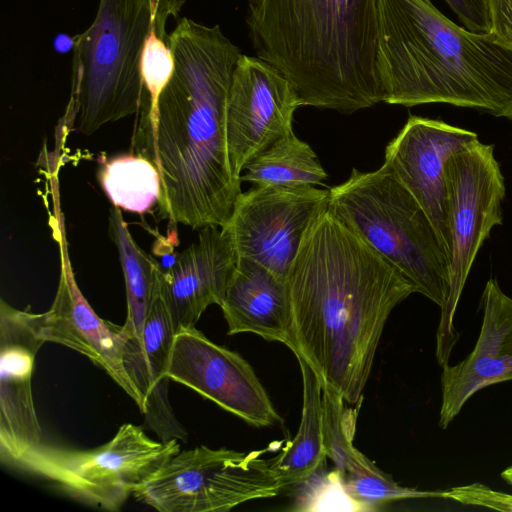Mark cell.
Instances as JSON below:
<instances>
[{
	"mask_svg": "<svg viewBox=\"0 0 512 512\" xmlns=\"http://www.w3.org/2000/svg\"><path fill=\"white\" fill-rule=\"evenodd\" d=\"M173 73L138 114L132 149L160 175L159 214L193 229L224 227L241 191L227 145L226 107L240 49L219 25L182 18L166 42Z\"/></svg>",
	"mask_w": 512,
	"mask_h": 512,
	"instance_id": "cell-1",
	"label": "cell"
},
{
	"mask_svg": "<svg viewBox=\"0 0 512 512\" xmlns=\"http://www.w3.org/2000/svg\"><path fill=\"white\" fill-rule=\"evenodd\" d=\"M287 284L292 352L322 387L362 401L388 317L415 287L327 208L306 230Z\"/></svg>",
	"mask_w": 512,
	"mask_h": 512,
	"instance_id": "cell-2",
	"label": "cell"
},
{
	"mask_svg": "<svg viewBox=\"0 0 512 512\" xmlns=\"http://www.w3.org/2000/svg\"><path fill=\"white\" fill-rule=\"evenodd\" d=\"M246 22L256 56L302 106L351 114L384 102L378 0H248Z\"/></svg>",
	"mask_w": 512,
	"mask_h": 512,
	"instance_id": "cell-3",
	"label": "cell"
},
{
	"mask_svg": "<svg viewBox=\"0 0 512 512\" xmlns=\"http://www.w3.org/2000/svg\"><path fill=\"white\" fill-rule=\"evenodd\" d=\"M385 103H446L512 120V49L460 27L430 0H378Z\"/></svg>",
	"mask_w": 512,
	"mask_h": 512,
	"instance_id": "cell-4",
	"label": "cell"
},
{
	"mask_svg": "<svg viewBox=\"0 0 512 512\" xmlns=\"http://www.w3.org/2000/svg\"><path fill=\"white\" fill-rule=\"evenodd\" d=\"M327 209L392 263L420 293L442 308L450 257L429 217L383 164L329 189Z\"/></svg>",
	"mask_w": 512,
	"mask_h": 512,
	"instance_id": "cell-5",
	"label": "cell"
},
{
	"mask_svg": "<svg viewBox=\"0 0 512 512\" xmlns=\"http://www.w3.org/2000/svg\"><path fill=\"white\" fill-rule=\"evenodd\" d=\"M148 0H99L92 24L74 45L66 116L75 131L91 135L140 108L141 59L152 31Z\"/></svg>",
	"mask_w": 512,
	"mask_h": 512,
	"instance_id": "cell-6",
	"label": "cell"
},
{
	"mask_svg": "<svg viewBox=\"0 0 512 512\" xmlns=\"http://www.w3.org/2000/svg\"><path fill=\"white\" fill-rule=\"evenodd\" d=\"M179 451V440H153L142 427L125 423L111 440L89 450L40 443L14 467L79 501L116 511Z\"/></svg>",
	"mask_w": 512,
	"mask_h": 512,
	"instance_id": "cell-7",
	"label": "cell"
},
{
	"mask_svg": "<svg viewBox=\"0 0 512 512\" xmlns=\"http://www.w3.org/2000/svg\"><path fill=\"white\" fill-rule=\"evenodd\" d=\"M451 238L449 292L441 308L436 357L448 364L458 341L453 320L467 277L493 227L501 225L505 184L494 145L480 140L454 152L445 164Z\"/></svg>",
	"mask_w": 512,
	"mask_h": 512,
	"instance_id": "cell-8",
	"label": "cell"
},
{
	"mask_svg": "<svg viewBox=\"0 0 512 512\" xmlns=\"http://www.w3.org/2000/svg\"><path fill=\"white\" fill-rule=\"evenodd\" d=\"M266 451L204 445L179 451L134 496L159 512H225L275 497L282 486L261 457Z\"/></svg>",
	"mask_w": 512,
	"mask_h": 512,
	"instance_id": "cell-9",
	"label": "cell"
},
{
	"mask_svg": "<svg viewBox=\"0 0 512 512\" xmlns=\"http://www.w3.org/2000/svg\"><path fill=\"white\" fill-rule=\"evenodd\" d=\"M328 198L329 190L315 186H254L239 194L222 228L237 258L287 279L306 230Z\"/></svg>",
	"mask_w": 512,
	"mask_h": 512,
	"instance_id": "cell-10",
	"label": "cell"
},
{
	"mask_svg": "<svg viewBox=\"0 0 512 512\" xmlns=\"http://www.w3.org/2000/svg\"><path fill=\"white\" fill-rule=\"evenodd\" d=\"M167 376L255 427L281 421L251 365L195 327L175 333Z\"/></svg>",
	"mask_w": 512,
	"mask_h": 512,
	"instance_id": "cell-11",
	"label": "cell"
},
{
	"mask_svg": "<svg viewBox=\"0 0 512 512\" xmlns=\"http://www.w3.org/2000/svg\"><path fill=\"white\" fill-rule=\"evenodd\" d=\"M301 101L289 80L268 62L243 55L234 69L226 107V131L233 172L293 132Z\"/></svg>",
	"mask_w": 512,
	"mask_h": 512,
	"instance_id": "cell-12",
	"label": "cell"
},
{
	"mask_svg": "<svg viewBox=\"0 0 512 512\" xmlns=\"http://www.w3.org/2000/svg\"><path fill=\"white\" fill-rule=\"evenodd\" d=\"M41 314L0 302V460L14 466L41 443L32 393L37 352L46 342Z\"/></svg>",
	"mask_w": 512,
	"mask_h": 512,
	"instance_id": "cell-13",
	"label": "cell"
},
{
	"mask_svg": "<svg viewBox=\"0 0 512 512\" xmlns=\"http://www.w3.org/2000/svg\"><path fill=\"white\" fill-rule=\"evenodd\" d=\"M478 140L475 132L442 120L410 116L385 150L383 164L423 208L449 257L445 164L451 154Z\"/></svg>",
	"mask_w": 512,
	"mask_h": 512,
	"instance_id": "cell-14",
	"label": "cell"
},
{
	"mask_svg": "<svg viewBox=\"0 0 512 512\" xmlns=\"http://www.w3.org/2000/svg\"><path fill=\"white\" fill-rule=\"evenodd\" d=\"M60 279L54 301L41 313L40 330L47 342L69 347L103 369L137 404L140 397L124 365L129 336L122 326L100 318L81 293L69 261L61 218L57 217Z\"/></svg>",
	"mask_w": 512,
	"mask_h": 512,
	"instance_id": "cell-15",
	"label": "cell"
},
{
	"mask_svg": "<svg viewBox=\"0 0 512 512\" xmlns=\"http://www.w3.org/2000/svg\"><path fill=\"white\" fill-rule=\"evenodd\" d=\"M237 255L219 226L200 229L198 238L160 274L159 290L175 332L195 327L203 312L221 305Z\"/></svg>",
	"mask_w": 512,
	"mask_h": 512,
	"instance_id": "cell-16",
	"label": "cell"
},
{
	"mask_svg": "<svg viewBox=\"0 0 512 512\" xmlns=\"http://www.w3.org/2000/svg\"><path fill=\"white\" fill-rule=\"evenodd\" d=\"M483 320L472 352L456 365H444L439 426L447 428L479 390L512 380V298L489 279L481 296Z\"/></svg>",
	"mask_w": 512,
	"mask_h": 512,
	"instance_id": "cell-17",
	"label": "cell"
},
{
	"mask_svg": "<svg viewBox=\"0 0 512 512\" xmlns=\"http://www.w3.org/2000/svg\"><path fill=\"white\" fill-rule=\"evenodd\" d=\"M175 333L159 290L141 338L129 339L124 353L126 372L140 397L138 408L144 425L163 442L172 439L187 442L188 437L168 397L167 368Z\"/></svg>",
	"mask_w": 512,
	"mask_h": 512,
	"instance_id": "cell-18",
	"label": "cell"
},
{
	"mask_svg": "<svg viewBox=\"0 0 512 512\" xmlns=\"http://www.w3.org/2000/svg\"><path fill=\"white\" fill-rule=\"evenodd\" d=\"M220 307L228 335L253 333L293 351L287 279L255 261L237 258Z\"/></svg>",
	"mask_w": 512,
	"mask_h": 512,
	"instance_id": "cell-19",
	"label": "cell"
},
{
	"mask_svg": "<svg viewBox=\"0 0 512 512\" xmlns=\"http://www.w3.org/2000/svg\"><path fill=\"white\" fill-rule=\"evenodd\" d=\"M302 377V412L298 431L282 452L269 459L282 490L311 476L326 462L321 381L308 364L296 355Z\"/></svg>",
	"mask_w": 512,
	"mask_h": 512,
	"instance_id": "cell-20",
	"label": "cell"
},
{
	"mask_svg": "<svg viewBox=\"0 0 512 512\" xmlns=\"http://www.w3.org/2000/svg\"><path fill=\"white\" fill-rule=\"evenodd\" d=\"M109 233L122 265L127 300V316L123 329L130 339L139 340L146 319L159 291L160 264L133 239L120 208L112 206Z\"/></svg>",
	"mask_w": 512,
	"mask_h": 512,
	"instance_id": "cell-21",
	"label": "cell"
},
{
	"mask_svg": "<svg viewBox=\"0 0 512 512\" xmlns=\"http://www.w3.org/2000/svg\"><path fill=\"white\" fill-rule=\"evenodd\" d=\"M244 170L241 181L254 186H316L327 178L316 153L294 132L275 141Z\"/></svg>",
	"mask_w": 512,
	"mask_h": 512,
	"instance_id": "cell-22",
	"label": "cell"
},
{
	"mask_svg": "<svg viewBox=\"0 0 512 512\" xmlns=\"http://www.w3.org/2000/svg\"><path fill=\"white\" fill-rule=\"evenodd\" d=\"M99 182L114 206L145 213L159 200L160 175L156 166L139 155H122L103 160Z\"/></svg>",
	"mask_w": 512,
	"mask_h": 512,
	"instance_id": "cell-23",
	"label": "cell"
},
{
	"mask_svg": "<svg viewBox=\"0 0 512 512\" xmlns=\"http://www.w3.org/2000/svg\"><path fill=\"white\" fill-rule=\"evenodd\" d=\"M339 475L348 495L364 510L395 500L444 498V492L400 486L357 448H354Z\"/></svg>",
	"mask_w": 512,
	"mask_h": 512,
	"instance_id": "cell-24",
	"label": "cell"
},
{
	"mask_svg": "<svg viewBox=\"0 0 512 512\" xmlns=\"http://www.w3.org/2000/svg\"><path fill=\"white\" fill-rule=\"evenodd\" d=\"M344 398L335 391L323 387V427L326 456L330 458L338 473L354 448L356 420L360 402L356 408H345Z\"/></svg>",
	"mask_w": 512,
	"mask_h": 512,
	"instance_id": "cell-25",
	"label": "cell"
},
{
	"mask_svg": "<svg viewBox=\"0 0 512 512\" xmlns=\"http://www.w3.org/2000/svg\"><path fill=\"white\" fill-rule=\"evenodd\" d=\"M173 66V58L167 44L152 29L141 59L143 93L137 114H147L154 109L159 94L172 76Z\"/></svg>",
	"mask_w": 512,
	"mask_h": 512,
	"instance_id": "cell-26",
	"label": "cell"
},
{
	"mask_svg": "<svg viewBox=\"0 0 512 512\" xmlns=\"http://www.w3.org/2000/svg\"><path fill=\"white\" fill-rule=\"evenodd\" d=\"M444 498L466 505L483 506L500 511H512V495L491 488L479 483L454 487L444 492Z\"/></svg>",
	"mask_w": 512,
	"mask_h": 512,
	"instance_id": "cell-27",
	"label": "cell"
},
{
	"mask_svg": "<svg viewBox=\"0 0 512 512\" xmlns=\"http://www.w3.org/2000/svg\"><path fill=\"white\" fill-rule=\"evenodd\" d=\"M464 27L472 32H491V0H444Z\"/></svg>",
	"mask_w": 512,
	"mask_h": 512,
	"instance_id": "cell-28",
	"label": "cell"
},
{
	"mask_svg": "<svg viewBox=\"0 0 512 512\" xmlns=\"http://www.w3.org/2000/svg\"><path fill=\"white\" fill-rule=\"evenodd\" d=\"M491 32L512 49V0H491Z\"/></svg>",
	"mask_w": 512,
	"mask_h": 512,
	"instance_id": "cell-29",
	"label": "cell"
},
{
	"mask_svg": "<svg viewBox=\"0 0 512 512\" xmlns=\"http://www.w3.org/2000/svg\"><path fill=\"white\" fill-rule=\"evenodd\" d=\"M152 11L155 34L167 42L166 24L170 18H177L186 0H148Z\"/></svg>",
	"mask_w": 512,
	"mask_h": 512,
	"instance_id": "cell-30",
	"label": "cell"
},
{
	"mask_svg": "<svg viewBox=\"0 0 512 512\" xmlns=\"http://www.w3.org/2000/svg\"><path fill=\"white\" fill-rule=\"evenodd\" d=\"M501 477L510 485H512V464L502 471Z\"/></svg>",
	"mask_w": 512,
	"mask_h": 512,
	"instance_id": "cell-31",
	"label": "cell"
}]
</instances>
